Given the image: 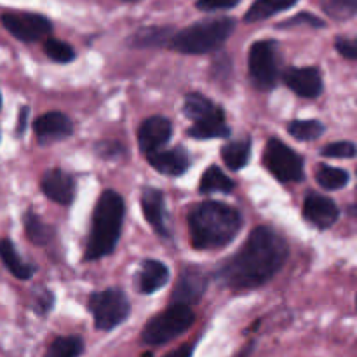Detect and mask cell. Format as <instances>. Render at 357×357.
Masks as SVG:
<instances>
[{
  "instance_id": "cell-1",
  "label": "cell",
  "mask_w": 357,
  "mask_h": 357,
  "mask_svg": "<svg viewBox=\"0 0 357 357\" xmlns=\"http://www.w3.org/2000/svg\"><path fill=\"white\" fill-rule=\"evenodd\" d=\"M288 244L271 227H258L220 268L218 279L232 289H251L271 281L288 258Z\"/></svg>"
},
{
  "instance_id": "cell-2",
  "label": "cell",
  "mask_w": 357,
  "mask_h": 357,
  "mask_svg": "<svg viewBox=\"0 0 357 357\" xmlns=\"http://www.w3.org/2000/svg\"><path fill=\"white\" fill-rule=\"evenodd\" d=\"M243 227V216L232 206L208 201L188 215L190 241L195 250H218L232 243Z\"/></svg>"
},
{
  "instance_id": "cell-3",
  "label": "cell",
  "mask_w": 357,
  "mask_h": 357,
  "mask_svg": "<svg viewBox=\"0 0 357 357\" xmlns=\"http://www.w3.org/2000/svg\"><path fill=\"white\" fill-rule=\"evenodd\" d=\"M124 199L115 190H105L98 199L93 213L89 241H87V260H98L115 250L121 237L124 220Z\"/></svg>"
},
{
  "instance_id": "cell-4",
  "label": "cell",
  "mask_w": 357,
  "mask_h": 357,
  "mask_svg": "<svg viewBox=\"0 0 357 357\" xmlns=\"http://www.w3.org/2000/svg\"><path fill=\"white\" fill-rule=\"evenodd\" d=\"M236 21L230 17H213L199 21L171 38V45L183 54H206L216 51L232 35Z\"/></svg>"
},
{
  "instance_id": "cell-5",
  "label": "cell",
  "mask_w": 357,
  "mask_h": 357,
  "mask_svg": "<svg viewBox=\"0 0 357 357\" xmlns=\"http://www.w3.org/2000/svg\"><path fill=\"white\" fill-rule=\"evenodd\" d=\"M194 319L195 316L190 307L173 303L143 328L142 338L149 345H162L187 331L194 324Z\"/></svg>"
},
{
  "instance_id": "cell-6",
  "label": "cell",
  "mask_w": 357,
  "mask_h": 357,
  "mask_svg": "<svg viewBox=\"0 0 357 357\" xmlns=\"http://www.w3.org/2000/svg\"><path fill=\"white\" fill-rule=\"evenodd\" d=\"M89 310L93 312L98 330H112L124 323L126 317L129 316L131 305L122 289L108 288L91 296Z\"/></svg>"
},
{
  "instance_id": "cell-7",
  "label": "cell",
  "mask_w": 357,
  "mask_h": 357,
  "mask_svg": "<svg viewBox=\"0 0 357 357\" xmlns=\"http://www.w3.org/2000/svg\"><path fill=\"white\" fill-rule=\"evenodd\" d=\"M264 160L267 169L282 183H296L305 176L302 157L275 138L268 139Z\"/></svg>"
},
{
  "instance_id": "cell-8",
  "label": "cell",
  "mask_w": 357,
  "mask_h": 357,
  "mask_svg": "<svg viewBox=\"0 0 357 357\" xmlns=\"http://www.w3.org/2000/svg\"><path fill=\"white\" fill-rule=\"evenodd\" d=\"M250 75L255 86L268 91L275 86L279 75L278 45L272 40L255 42L250 49Z\"/></svg>"
},
{
  "instance_id": "cell-9",
  "label": "cell",
  "mask_w": 357,
  "mask_h": 357,
  "mask_svg": "<svg viewBox=\"0 0 357 357\" xmlns=\"http://www.w3.org/2000/svg\"><path fill=\"white\" fill-rule=\"evenodd\" d=\"M2 24L21 42H37L52 31L51 21L33 13H7L2 16Z\"/></svg>"
},
{
  "instance_id": "cell-10",
  "label": "cell",
  "mask_w": 357,
  "mask_h": 357,
  "mask_svg": "<svg viewBox=\"0 0 357 357\" xmlns=\"http://www.w3.org/2000/svg\"><path fill=\"white\" fill-rule=\"evenodd\" d=\"M171 135H173V126L166 117H150L142 124L138 131V142L139 149L150 155L153 152H159L167 142H169Z\"/></svg>"
},
{
  "instance_id": "cell-11",
  "label": "cell",
  "mask_w": 357,
  "mask_h": 357,
  "mask_svg": "<svg viewBox=\"0 0 357 357\" xmlns=\"http://www.w3.org/2000/svg\"><path fill=\"white\" fill-rule=\"evenodd\" d=\"M284 84L302 98H317L323 91V79L316 66L305 68H289L284 73Z\"/></svg>"
},
{
  "instance_id": "cell-12",
  "label": "cell",
  "mask_w": 357,
  "mask_h": 357,
  "mask_svg": "<svg viewBox=\"0 0 357 357\" xmlns=\"http://www.w3.org/2000/svg\"><path fill=\"white\" fill-rule=\"evenodd\" d=\"M33 131L40 143L59 142L72 135L73 124L61 112H49L35 121Z\"/></svg>"
},
{
  "instance_id": "cell-13",
  "label": "cell",
  "mask_w": 357,
  "mask_h": 357,
  "mask_svg": "<svg viewBox=\"0 0 357 357\" xmlns=\"http://www.w3.org/2000/svg\"><path fill=\"white\" fill-rule=\"evenodd\" d=\"M303 216L317 229H330L337 222L338 208L326 195L309 194L303 202Z\"/></svg>"
},
{
  "instance_id": "cell-14",
  "label": "cell",
  "mask_w": 357,
  "mask_h": 357,
  "mask_svg": "<svg viewBox=\"0 0 357 357\" xmlns=\"http://www.w3.org/2000/svg\"><path fill=\"white\" fill-rule=\"evenodd\" d=\"M206 284H208V279L206 274L201 268L188 267L181 272L180 279H178V284L174 288L173 300L181 305H192V303L199 302V298L204 293Z\"/></svg>"
},
{
  "instance_id": "cell-15",
  "label": "cell",
  "mask_w": 357,
  "mask_h": 357,
  "mask_svg": "<svg viewBox=\"0 0 357 357\" xmlns=\"http://www.w3.org/2000/svg\"><path fill=\"white\" fill-rule=\"evenodd\" d=\"M142 209L146 222L152 225L159 236L169 237V227H167L166 216V202H164V194L159 188H145L142 194Z\"/></svg>"
},
{
  "instance_id": "cell-16",
  "label": "cell",
  "mask_w": 357,
  "mask_h": 357,
  "mask_svg": "<svg viewBox=\"0 0 357 357\" xmlns=\"http://www.w3.org/2000/svg\"><path fill=\"white\" fill-rule=\"evenodd\" d=\"M42 190L56 204L68 206L75 197V181L61 169H49L42 176Z\"/></svg>"
},
{
  "instance_id": "cell-17",
  "label": "cell",
  "mask_w": 357,
  "mask_h": 357,
  "mask_svg": "<svg viewBox=\"0 0 357 357\" xmlns=\"http://www.w3.org/2000/svg\"><path fill=\"white\" fill-rule=\"evenodd\" d=\"M149 162L159 173L167 174V176H180L190 166L188 153L185 152L183 146H176L171 150H159V152L150 153Z\"/></svg>"
},
{
  "instance_id": "cell-18",
  "label": "cell",
  "mask_w": 357,
  "mask_h": 357,
  "mask_svg": "<svg viewBox=\"0 0 357 357\" xmlns=\"http://www.w3.org/2000/svg\"><path fill=\"white\" fill-rule=\"evenodd\" d=\"M169 279V271L159 260H146L138 275V288L143 295H152L157 289L166 286Z\"/></svg>"
},
{
  "instance_id": "cell-19",
  "label": "cell",
  "mask_w": 357,
  "mask_h": 357,
  "mask_svg": "<svg viewBox=\"0 0 357 357\" xmlns=\"http://www.w3.org/2000/svg\"><path fill=\"white\" fill-rule=\"evenodd\" d=\"M183 110L185 115L194 122L208 121V119H213L222 114V108H218L209 98L202 96L199 93H192L185 98Z\"/></svg>"
},
{
  "instance_id": "cell-20",
  "label": "cell",
  "mask_w": 357,
  "mask_h": 357,
  "mask_svg": "<svg viewBox=\"0 0 357 357\" xmlns=\"http://www.w3.org/2000/svg\"><path fill=\"white\" fill-rule=\"evenodd\" d=\"M0 258H2L7 271H9L14 278L21 279V281H26V279H30L31 274H33V268L21 260L16 248H14V244L10 243L9 239L0 241Z\"/></svg>"
},
{
  "instance_id": "cell-21",
  "label": "cell",
  "mask_w": 357,
  "mask_h": 357,
  "mask_svg": "<svg viewBox=\"0 0 357 357\" xmlns=\"http://www.w3.org/2000/svg\"><path fill=\"white\" fill-rule=\"evenodd\" d=\"M188 135L195 139H213V138H229L230 129L225 124V115L223 112L216 117L208 119V121L195 122L190 129Z\"/></svg>"
},
{
  "instance_id": "cell-22",
  "label": "cell",
  "mask_w": 357,
  "mask_h": 357,
  "mask_svg": "<svg viewBox=\"0 0 357 357\" xmlns=\"http://www.w3.org/2000/svg\"><path fill=\"white\" fill-rule=\"evenodd\" d=\"M295 3L296 0H255L253 6L250 7V10L244 16V21H248V23L264 21L267 17L274 16V14L288 10Z\"/></svg>"
},
{
  "instance_id": "cell-23",
  "label": "cell",
  "mask_w": 357,
  "mask_h": 357,
  "mask_svg": "<svg viewBox=\"0 0 357 357\" xmlns=\"http://www.w3.org/2000/svg\"><path fill=\"white\" fill-rule=\"evenodd\" d=\"M223 162L232 171H239L250 162L251 157V142L241 139V142H230L222 149Z\"/></svg>"
},
{
  "instance_id": "cell-24",
  "label": "cell",
  "mask_w": 357,
  "mask_h": 357,
  "mask_svg": "<svg viewBox=\"0 0 357 357\" xmlns=\"http://www.w3.org/2000/svg\"><path fill=\"white\" fill-rule=\"evenodd\" d=\"M234 181L220 169L218 166H209L201 178V192L202 194H213V192H223L229 194L234 190Z\"/></svg>"
},
{
  "instance_id": "cell-25",
  "label": "cell",
  "mask_w": 357,
  "mask_h": 357,
  "mask_svg": "<svg viewBox=\"0 0 357 357\" xmlns=\"http://www.w3.org/2000/svg\"><path fill=\"white\" fill-rule=\"evenodd\" d=\"M316 180L326 190H338L349 183V173L344 169H338V167L321 164L316 171Z\"/></svg>"
},
{
  "instance_id": "cell-26",
  "label": "cell",
  "mask_w": 357,
  "mask_h": 357,
  "mask_svg": "<svg viewBox=\"0 0 357 357\" xmlns=\"http://www.w3.org/2000/svg\"><path fill=\"white\" fill-rule=\"evenodd\" d=\"M171 35H173V30H171V28H143V30H139L138 33L131 38V44L136 45V47H153V45L166 44V42L169 40Z\"/></svg>"
},
{
  "instance_id": "cell-27",
  "label": "cell",
  "mask_w": 357,
  "mask_h": 357,
  "mask_svg": "<svg viewBox=\"0 0 357 357\" xmlns=\"http://www.w3.org/2000/svg\"><path fill=\"white\" fill-rule=\"evenodd\" d=\"M84 351V342L79 337H59L47 347L45 357H79Z\"/></svg>"
},
{
  "instance_id": "cell-28",
  "label": "cell",
  "mask_w": 357,
  "mask_h": 357,
  "mask_svg": "<svg viewBox=\"0 0 357 357\" xmlns=\"http://www.w3.org/2000/svg\"><path fill=\"white\" fill-rule=\"evenodd\" d=\"M24 229H26V236L35 244H45L51 239V229L33 211H26L24 215Z\"/></svg>"
},
{
  "instance_id": "cell-29",
  "label": "cell",
  "mask_w": 357,
  "mask_h": 357,
  "mask_svg": "<svg viewBox=\"0 0 357 357\" xmlns=\"http://www.w3.org/2000/svg\"><path fill=\"white\" fill-rule=\"evenodd\" d=\"M288 131L293 138L310 142V139H317L323 135L324 126L319 121H293L288 126Z\"/></svg>"
},
{
  "instance_id": "cell-30",
  "label": "cell",
  "mask_w": 357,
  "mask_h": 357,
  "mask_svg": "<svg viewBox=\"0 0 357 357\" xmlns=\"http://www.w3.org/2000/svg\"><path fill=\"white\" fill-rule=\"evenodd\" d=\"M321 7L333 20H349L356 14L357 0H321Z\"/></svg>"
},
{
  "instance_id": "cell-31",
  "label": "cell",
  "mask_w": 357,
  "mask_h": 357,
  "mask_svg": "<svg viewBox=\"0 0 357 357\" xmlns=\"http://www.w3.org/2000/svg\"><path fill=\"white\" fill-rule=\"evenodd\" d=\"M44 51L56 63H70L75 58V51H73L72 45L58 40V38H47L44 44Z\"/></svg>"
},
{
  "instance_id": "cell-32",
  "label": "cell",
  "mask_w": 357,
  "mask_h": 357,
  "mask_svg": "<svg viewBox=\"0 0 357 357\" xmlns=\"http://www.w3.org/2000/svg\"><path fill=\"white\" fill-rule=\"evenodd\" d=\"M321 153L331 159H352L356 155V146L351 142H337L324 146Z\"/></svg>"
},
{
  "instance_id": "cell-33",
  "label": "cell",
  "mask_w": 357,
  "mask_h": 357,
  "mask_svg": "<svg viewBox=\"0 0 357 357\" xmlns=\"http://www.w3.org/2000/svg\"><path fill=\"white\" fill-rule=\"evenodd\" d=\"M241 0H199L197 7L201 10H222V9H230V7H236Z\"/></svg>"
},
{
  "instance_id": "cell-34",
  "label": "cell",
  "mask_w": 357,
  "mask_h": 357,
  "mask_svg": "<svg viewBox=\"0 0 357 357\" xmlns=\"http://www.w3.org/2000/svg\"><path fill=\"white\" fill-rule=\"evenodd\" d=\"M305 23L310 24V26H319V28L324 26V23L319 20V17L312 16V14L309 13L298 14V16L291 17V20L286 21V23H281V26H293V24H305Z\"/></svg>"
},
{
  "instance_id": "cell-35",
  "label": "cell",
  "mask_w": 357,
  "mask_h": 357,
  "mask_svg": "<svg viewBox=\"0 0 357 357\" xmlns=\"http://www.w3.org/2000/svg\"><path fill=\"white\" fill-rule=\"evenodd\" d=\"M337 49L344 58L356 59L357 58V45L351 38H337Z\"/></svg>"
},
{
  "instance_id": "cell-36",
  "label": "cell",
  "mask_w": 357,
  "mask_h": 357,
  "mask_svg": "<svg viewBox=\"0 0 357 357\" xmlns=\"http://www.w3.org/2000/svg\"><path fill=\"white\" fill-rule=\"evenodd\" d=\"M190 356H192V345H183V347L171 352V354H167L166 357H190Z\"/></svg>"
},
{
  "instance_id": "cell-37",
  "label": "cell",
  "mask_w": 357,
  "mask_h": 357,
  "mask_svg": "<svg viewBox=\"0 0 357 357\" xmlns=\"http://www.w3.org/2000/svg\"><path fill=\"white\" fill-rule=\"evenodd\" d=\"M24 117H26V108H23V112H21V119H20V128H17V132L24 131Z\"/></svg>"
},
{
  "instance_id": "cell-38",
  "label": "cell",
  "mask_w": 357,
  "mask_h": 357,
  "mask_svg": "<svg viewBox=\"0 0 357 357\" xmlns=\"http://www.w3.org/2000/svg\"><path fill=\"white\" fill-rule=\"evenodd\" d=\"M126 2H136V0H126Z\"/></svg>"
},
{
  "instance_id": "cell-39",
  "label": "cell",
  "mask_w": 357,
  "mask_h": 357,
  "mask_svg": "<svg viewBox=\"0 0 357 357\" xmlns=\"http://www.w3.org/2000/svg\"><path fill=\"white\" fill-rule=\"evenodd\" d=\"M0 103H2V100H0Z\"/></svg>"
}]
</instances>
